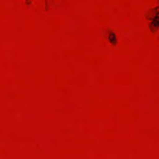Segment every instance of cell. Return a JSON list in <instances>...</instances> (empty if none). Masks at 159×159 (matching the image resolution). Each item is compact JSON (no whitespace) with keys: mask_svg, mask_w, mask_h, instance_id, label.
Masks as SVG:
<instances>
[{"mask_svg":"<svg viewBox=\"0 0 159 159\" xmlns=\"http://www.w3.org/2000/svg\"><path fill=\"white\" fill-rule=\"evenodd\" d=\"M149 29L151 32L155 33L159 29V17L155 16L152 18L149 23Z\"/></svg>","mask_w":159,"mask_h":159,"instance_id":"obj_1","label":"cell"},{"mask_svg":"<svg viewBox=\"0 0 159 159\" xmlns=\"http://www.w3.org/2000/svg\"><path fill=\"white\" fill-rule=\"evenodd\" d=\"M153 17L155 16H158L159 17V5L156 6L153 9ZM152 17V18H153Z\"/></svg>","mask_w":159,"mask_h":159,"instance_id":"obj_2","label":"cell"}]
</instances>
